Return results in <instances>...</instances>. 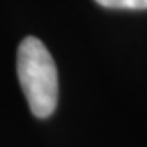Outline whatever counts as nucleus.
Segmentation results:
<instances>
[{"mask_svg":"<svg viewBox=\"0 0 147 147\" xmlns=\"http://www.w3.org/2000/svg\"><path fill=\"white\" fill-rule=\"evenodd\" d=\"M16 74L30 110L36 118H49L57 106L59 80L53 56L41 39L28 36L16 51Z\"/></svg>","mask_w":147,"mask_h":147,"instance_id":"1","label":"nucleus"},{"mask_svg":"<svg viewBox=\"0 0 147 147\" xmlns=\"http://www.w3.org/2000/svg\"><path fill=\"white\" fill-rule=\"evenodd\" d=\"M105 8L116 10H147V0H95Z\"/></svg>","mask_w":147,"mask_h":147,"instance_id":"2","label":"nucleus"}]
</instances>
